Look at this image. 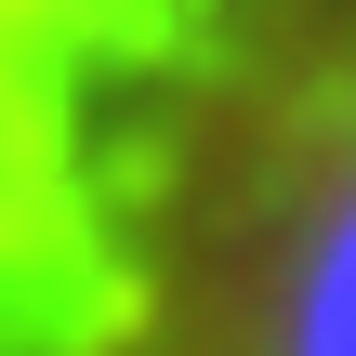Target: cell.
<instances>
[{
  "label": "cell",
  "instance_id": "cell-1",
  "mask_svg": "<svg viewBox=\"0 0 356 356\" xmlns=\"http://www.w3.org/2000/svg\"><path fill=\"white\" fill-rule=\"evenodd\" d=\"M0 356H356V0H0Z\"/></svg>",
  "mask_w": 356,
  "mask_h": 356
}]
</instances>
